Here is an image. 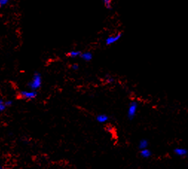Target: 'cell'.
I'll return each instance as SVG.
<instances>
[{
    "label": "cell",
    "mask_w": 188,
    "mask_h": 169,
    "mask_svg": "<svg viewBox=\"0 0 188 169\" xmlns=\"http://www.w3.org/2000/svg\"><path fill=\"white\" fill-rule=\"evenodd\" d=\"M42 85V77L39 72L34 73L31 82L28 83V87L31 90L37 91Z\"/></svg>",
    "instance_id": "cell-1"
},
{
    "label": "cell",
    "mask_w": 188,
    "mask_h": 169,
    "mask_svg": "<svg viewBox=\"0 0 188 169\" xmlns=\"http://www.w3.org/2000/svg\"><path fill=\"white\" fill-rule=\"evenodd\" d=\"M138 110V103L136 102H132L129 106L127 116L129 120H132L135 117Z\"/></svg>",
    "instance_id": "cell-2"
},
{
    "label": "cell",
    "mask_w": 188,
    "mask_h": 169,
    "mask_svg": "<svg viewBox=\"0 0 188 169\" xmlns=\"http://www.w3.org/2000/svg\"><path fill=\"white\" fill-rule=\"evenodd\" d=\"M20 97L26 100H32L35 98L37 95V92L36 90H30V91H21L19 92Z\"/></svg>",
    "instance_id": "cell-3"
},
{
    "label": "cell",
    "mask_w": 188,
    "mask_h": 169,
    "mask_svg": "<svg viewBox=\"0 0 188 169\" xmlns=\"http://www.w3.org/2000/svg\"><path fill=\"white\" fill-rule=\"evenodd\" d=\"M121 33H118L117 34L114 36H110V37H108L106 39V44L107 45H110L114 43L117 41H118L121 39Z\"/></svg>",
    "instance_id": "cell-4"
},
{
    "label": "cell",
    "mask_w": 188,
    "mask_h": 169,
    "mask_svg": "<svg viewBox=\"0 0 188 169\" xmlns=\"http://www.w3.org/2000/svg\"><path fill=\"white\" fill-rule=\"evenodd\" d=\"M174 153H175L177 156L184 157V156H186L187 155H188V151L183 148H177L174 150Z\"/></svg>",
    "instance_id": "cell-5"
},
{
    "label": "cell",
    "mask_w": 188,
    "mask_h": 169,
    "mask_svg": "<svg viewBox=\"0 0 188 169\" xmlns=\"http://www.w3.org/2000/svg\"><path fill=\"white\" fill-rule=\"evenodd\" d=\"M81 58L85 61H90L92 59V58H93V55L91 52H84V53H81Z\"/></svg>",
    "instance_id": "cell-6"
},
{
    "label": "cell",
    "mask_w": 188,
    "mask_h": 169,
    "mask_svg": "<svg viewBox=\"0 0 188 169\" xmlns=\"http://www.w3.org/2000/svg\"><path fill=\"white\" fill-rule=\"evenodd\" d=\"M141 156H142L144 159H147V158H150L151 156L152 153L149 149H147V148H144V149H141V153H140Z\"/></svg>",
    "instance_id": "cell-7"
},
{
    "label": "cell",
    "mask_w": 188,
    "mask_h": 169,
    "mask_svg": "<svg viewBox=\"0 0 188 169\" xmlns=\"http://www.w3.org/2000/svg\"><path fill=\"white\" fill-rule=\"evenodd\" d=\"M97 121L100 123H105L109 120V116L106 114H100L96 117Z\"/></svg>",
    "instance_id": "cell-8"
},
{
    "label": "cell",
    "mask_w": 188,
    "mask_h": 169,
    "mask_svg": "<svg viewBox=\"0 0 188 169\" xmlns=\"http://www.w3.org/2000/svg\"><path fill=\"white\" fill-rule=\"evenodd\" d=\"M81 51H71L68 53V56H69L70 58H77V57L81 56Z\"/></svg>",
    "instance_id": "cell-9"
},
{
    "label": "cell",
    "mask_w": 188,
    "mask_h": 169,
    "mask_svg": "<svg viewBox=\"0 0 188 169\" xmlns=\"http://www.w3.org/2000/svg\"><path fill=\"white\" fill-rule=\"evenodd\" d=\"M148 141L146 140V139H142L140 142H139V145H138V148H140L141 150V149H144V148H146L148 147Z\"/></svg>",
    "instance_id": "cell-10"
},
{
    "label": "cell",
    "mask_w": 188,
    "mask_h": 169,
    "mask_svg": "<svg viewBox=\"0 0 188 169\" xmlns=\"http://www.w3.org/2000/svg\"><path fill=\"white\" fill-rule=\"evenodd\" d=\"M104 4L105 7L108 9H111L112 8V0H102Z\"/></svg>",
    "instance_id": "cell-11"
},
{
    "label": "cell",
    "mask_w": 188,
    "mask_h": 169,
    "mask_svg": "<svg viewBox=\"0 0 188 169\" xmlns=\"http://www.w3.org/2000/svg\"><path fill=\"white\" fill-rule=\"evenodd\" d=\"M6 107H7L5 106V102H3L2 99H0V112H3Z\"/></svg>",
    "instance_id": "cell-12"
},
{
    "label": "cell",
    "mask_w": 188,
    "mask_h": 169,
    "mask_svg": "<svg viewBox=\"0 0 188 169\" xmlns=\"http://www.w3.org/2000/svg\"><path fill=\"white\" fill-rule=\"evenodd\" d=\"M10 0H0V7H4L7 5Z\"/></svg>",
    "instance_id": "cell-13"
},
{
    "label": "cell",
    "mask_w": 188,
    "mask_h": 169,
    "mask_svg": "<svg viewBox=\"0 0 188 169\" xmlns=\"http://www.w3.org/2000/svg\"><path fill=\"white\" fill-rule=\"evenodd\" d=\"M5 104L6 107H11L12 104H13V102L11 100H8L6 101V102H5Z\"/></svg>",
    "instance_id": "cell-14"
},
{
    "label": "cell",
    "mask_w": 188,
    "mask_h": 169,
    "mask_svg": "<svg viewBox=\"0 0 188 169\" xmlns=\"http://www.w3.org/2000/svg\"><path fill=\"white\" fill-rule=\"evenodd\" d=\"M106 81H107L108 83H113L114 81V79L112 77H108L107 78H106Z\"/></svg>",
    "instance_id": "cell-15"
},
{
    "label": "cell",
    "mask_w": 188,
    "mask_h": 169,
    "mask_svg": "<svg viewBox=\"0 0 188 169\" xmlns=\"http://www.w3.org/2000/svg\"><path fill=\"white\" fill-rule=\"evenodd\" d=\"M71 68H72V69H74V70H77V69H79V66L77 63H74V64H73L72 66H71Z\"/></svg>",
    "instance_id": "cell-16"
},
{
    "label": "cell",
    "mask_w": 188,
    "mask_h": 169,
    "mask_svg": "<svg viewBox=\"0 0 188 169\" xmlns=\"http://www.w3.org/2000/svg\"><path fill=\"white\" fill-rule=\"evenodd\" d=\"M0 168H2V166H0Z\"/></svg>",
    "instance_id": "cell-17"
}]
</instances>
